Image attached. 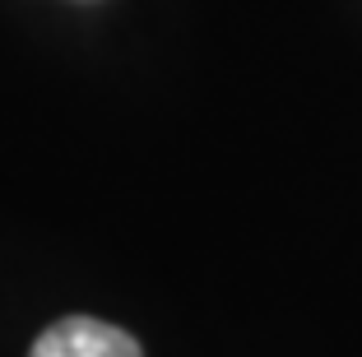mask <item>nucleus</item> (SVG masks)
I'll list each match as a JSON object with an SVG mask.
<instances>
[{
    "label": "nucleus",
    "mask_w": 362,
    "mask_h": 357,
    "mask_svg": "<svg viewBox=\"0 0 362 357\" xmlns=\"http://www.w3.org/2000/svg\"><path fill=\"white\" fill-rule=\"evenodd\" d=\"M28 357H144V348L121 325H107L93 315H65L37 334Z\"/></svg>",
    "instance_id": "1"
}]
</instances>
